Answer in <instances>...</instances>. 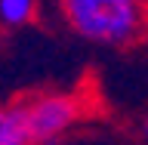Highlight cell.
<instances>
[{
	"label": "cell",
	"mask_w": 148,
	"mask_h": 145,
	"mask_svg": "<svg viewBox=\"0 0 148 145\" xmlns=\"http://www.w3.org/2000/svg\"><path fill=\"white\" fill-rule=\"evenodd\" d=\"M0 145H34L25 124V108L22 99L0 105Z\"/></svg>",
	"instance_id": "cell-3"
},
{
	"label": "cell",
	"mask_w": 148,
	"mask_h": 145,
	"mask_svg": "<svg viewBox=\"0 0 148 145\" xmlns=\"http://www.w3.org/2000/svg\"><path fill=\"white\" fill-rule=\"evenodd\" d=\"M22 108H25V124L34 145H43L59 142L80 120L83 99L74 93H37L31 99H22Z\"/></svg>",
	"instance_id": "cell-2"
},
{
	"label": "cell",
	"mask_w": 148,
	"mask_h": 145,
	"mask_svg": "<svg viewBox=\"0 0 148 145\" xmlns=\"http://www.w3.org/2000/svg\"><path fill=\"white\" fill-rule=\"evenodd\" d=\"M37 12V0H0V22L6 28H25Z\"/></svg>",
	"instance_id": "cell-4"
},
{
	"label": "cell",
	"mask_w": 148,
	"mask_h": 145,
	"mask_svg": "<svg viewBox=\"0 0 148 145\" xmlns=\"http://www.w3.org/2000/svg\"><path fill=\"white\" fill-rule=\"evenodd\" d=\"M59 9L77 37L99 46H123L142 34L148 0H59Z\"/></svg>",
	"instance_id": "cell-1"
},
{
	"label": "cell",
	"mask_w": 148,
	"mask_h": 145,
	"mask_svg": "<svg viewBox=\"0 0 148 145\" xmlns=\"http://www.w3.org/2000/svg\"><path fill=\"white\" fill-rule=\"evenodd\" d=\"M142 133H145V139H148V118H145V124H142Z\"/></svg>",
	"instance_id": "cell-5"
}]
</instances>
